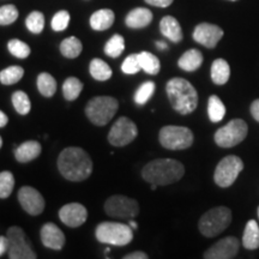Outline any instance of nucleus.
<instances>
[{"mask_svg": "<svg viewBox=\"0 0 259 259\" xmlns=\"http://www.w3.org/2000/svg\"><path fill=\"white\" fill-rule=\"evenodd\" d=\"M9 239V258L10 259H36L37 255L27 240L24 231L17 226L10 227L8 229Z\"/></svg>", "mask_w": 259, "mask_h": 259, "instance_id": "9b49d317", "label": "nucleus"}, {"mask_svg": "<svg viewBox=\"0 0 259 259\" xmlns=\"http://www.w3.org/2000/svg\"><path fill=\"white\" fill-rule=\"evenodd\" d=\"M166 92L171 107L180 114H191L198 106V93L185 78L176 77L168 80Z\"/></svg>", "mask_w": 259, "mask_h": 259, "instance_id": "7ed1b4c3", "label": "nucleus"}, {"mask_svg": "<svg viewBox=\"0 0 259 259\" xmlns=\"http://www.w3.org/2000/svg\"><path fill=\"white\" fill-rule=\"evenodd\" d=\"M139 70H142V67L141 64H139L138 53L131 54V56H128L124 61H122L121 71L125 74H136L139 72Z\"/></svg>", "mask_w": 259, "mask_h": 259, "instance_id": "ea45409f", "label": "nucleus"}, {"mask_svg": "<svg viewBox=\"0 0 259 259\" xmlns=\"http://www.w3.org/2000/svg\"><path fill=\"white\" fill-rule=\"evenodd\" d=\"M105 54L107 57L111 58H118L125 51V38L121 36L120 34H115L107 41L105 45Z\"/></svg>", "mask_w": 259, "mask_h": 259, "instance_id": "7c9ffc66", "label": "nucleus"}, {"mask_svg": "<svg viewBox=\"0 0 259 259\" xmlns=\"http://www.w3.org/2000/svg\"><path fill=\"white\" fill-rule=\"evenodd\" d=\"M240 241L235 236H228L219 240L209 250L204 252L205 259H232L238 255Z\"/></svg>", "mask_w": 259, "mask_h": 259, "instance_id": "4468645a", "label": "nucleus"}, {"mask_svg": "<svg viewBox=\"0 0 259 259\" xmlns=\"http://www.w3.org/2000/svg\"><path fill=\"white\" fill-rule=\"evenodd\" d=\"M232 222V211L227 206H216L203 213L198 222L199 232L206 238L221 234Z\"/></svg>", "mask_w": 259, "mask_h": 259, "instance_id": "423d86ee", "label": "nucleus"}, {"mask_svg": "<svg viewBox=\"0 0 259 259\" xmlns=\"http://www.w3.org/2000/svg\"><path fill=\"white\" fill-rule=\"evenodd\" d=\"M119 102L112 96L93 97L85 106V115L94 125L105 126L118 112Z\"/></svg>", "mask_w": 259, "mask_h": 259, "instance_id": "20e7f679", "label": "nucleus"}, {"mask_svg": "<svg viewBox=\"0 0 259 259\" xmlns=\"http://www.w3.org/2000/svg\"><path fill=\"white\" fill-rule=\"evenodd\" d=\"M83 90V83L77 77H69L63 84V96L66 101H74L78 99Z\"/></svg>", "mask_w": 259, "mask_h": 259, "instance_id": "c756f323", "label": "nucleus"}, {"mask_svg": "<svg viewBox=\"0 0 259 259\" xmlns=\"http://www.w3.org/2000/svg\"><path fill=\"white\" fill-rule=\"evenodd\" d=\"M18 202L21 204L22 209L31 216H37L44 212L45 198L36 189L31 186H23L17 193Z\"/></svg>", "mask_w": 259, "mask_h": 259, "instance_id": "ddd939ff", "label": "nucleus"}, {"mask_svg": "<svg viewBox=\"0 0 259 259\" xmlns=\"http://www.w3.org/2000/svg\"><path fill=\"white\" fill-rule=\"evenodd\" d=\"M248 134V126L242 119H233L215 132V143L221 148H233L240 144Z\"/></svg>", "mask_w": 259, "mask_h": 259, "instance_id": "6e6552de", "label": "nucleus"}, {"mask_svg": "<svg viewBox=\"0 0 259 259\" xmlns=\"http://www.w3.org/2000/svg\"><path fill=\"white\" fill-rule=\"evenodd\" d=\"M95 235L101 244L126 246L134 239V228L120 222H102L96 227Z\"/></svg>", "mask_w": 259, "mask_h": 259, "instance_id": "39448f33", "label": "nucleus"}, {"mask_svg": "<svg viewBox=\"0 0 259 259\" xmlns=\"http://www.w3.org/2000/svg\"><path fill=\"white\" fill-rule=\"evenodd\" d=\"M9 122L8 115L4 112H0V127H5Z\"/></svg>", "mask_w": 259, "mask_h": 259, "instance_id": "a18cd8bd", "label": "nucleus"}, {"mask_svg": "<svg viewBox=\"0 0 259 259\" xmlns=\"http://www.w3.org/2000/svg\"><path fill=\"white\" fill-rule=\"evenodd\" d=\"M153 21V12L145 8H136L128 12L125 23L131 29H142L148 27Z\"/></svg>", "mask_w": 259, "mask_h": 259, "instance_id": "a211bd4d", "label": "nucleus"}, {"mask_svg": "<svg viewBox=\"0 0 259 259\" xmlns=\"http://www.w3.org/2000/svg\"><path fill=\"white\" fill-rule=\"evenodd\" d=\"M242 246L251 251L259 248V225L254 220H250L246 223L242 235Z\"/></svg>", "mask_w": 259, "mask_h": 259, "instance_id": "b1692460", "label": "nucleus"}, {"mask_svg": "<svg viewBox=\"0 0 259 259\" xmlns=\"http://www.w3.org/2000/svg\"><path fill=\"white\" fill-rule=\"evenodd\" d=\"M251 114L255 121L259 122V99L254 100L251 105Z\"/></svg>", "mask_w": 259, "mask_h": 259, "instance_id": "c03bdc74", "label": "nucleus"}, {"mask_svg": "<svg viewBox=\"0 0 259 259\" xmlns=\"http://www.w3.org/2000/svg\"><path fill=\"white\" fill-rule=\"evenodd\" d=\"M12 100V105H14V108L16 109V112L21 115H27L29 114L31 109V102L29 96L22 90H17L12 94L11 96Z\"/></svg>", "mask_w": 259, "mask_h": 259, "instance_id": "473e14b6", "label": "nucleus"}, {"mask_svg": "<svg viewBox=\"0 0 259 259\" xmlns=\"http://www.w3.org/2000/svg\"><path fill=\"white\" fill-rule=\"evenodd\" d=\"M83 45L76 36L66 37L60 44V53L67 59H74L82 53Z\"/></svg>", "mask_w": 259, "mask_h": 259, "instance_id": "bb28decb", "label": "nucleus"}, {"mask_svg": "<svg viewBox=\"0 0 259 259\" xmlns=\"http://www.w3.org/2000/svg\"><path fill=\"white\" fill-rule=\"evenodd\" d=\"M23 67L18 66V65H14V66L6 67V69L0 72V82L4 84V85H12V84L18 83L19 80L23 78Z\"/></svg>", "mask_w": 259, "mask_h": 259, "instance_id": "2f4dec72", "label": "nucleus"}, {"mask_svg": "<svg viewBox=\"0 0 259 259\" xmlns=\"http://www.w3.org/2000/svg\"><path fill=\"white\" fill-rule=\"evenodd\" d=\"M148 254L144 253L142 251H136L131 252V253L124 255V259H148Z\"/></svg>", "mask_w": 259, "mask_h": 259, "instance_id": "37998d69", "label": "nucleus"}, {"mask_svg": "<svg viewBox=\"0 0 259 259\" xmlns=\"http://www.w3.org/2000/svg\"><path fill=\"white\" fill-rule=\"evenodd\" d=\"M156 47H157L160 51H166V50H168V45L166 44V42H163V41H157V42H156Z\"/></svg>", "mask_w": 259, "mask_h": 259, "instance_id": "49530a36", "label": "nucleus"}, {"mask_svg": "<svg viewBox=\"0 0 259 259\" xmlns=\"http://www.w3.org/2000/svg\"><path fill=\"white\" fill-rule=\"evenodd\" d=\"M223 30L219 25L211 23H200L194 28L193 40L206 48H215L223 37Z\"/></svg>", "mask_w": 259, "mask_h": 259, "instance_id": "2eb2a0df", "label": "nucleus"}, {"mask_svg": "<svg viewBox=\"0 0 259 259\" xmlns=\"http://www.w3.org/2000/svg\"><path fill=\"white\" fill-rule=\"evenodd\" d=\"M210 74H211V79L213 83L218 84V85H223V84L228 82L229 77H231L229 64L225 59H221V58L213 60Z\"/></svg>", "mask_w": 259, "mask_h": 259, "instance_id": "5701e85b", "label": "nucleus"}, {"mask_svg": "<svg viewBox=\"0 0 259 259\" xmlns=\"http://www.w3.org/2000/svg\"><path fill=\"white\" fill-rule=\"evenodd\" d=\"M193 134L185 126L167 125L160 130L158 141L168 150H184L193 144Z\"/></svg>", "mask_w": 259, "mask_h": 259, "instance_id": "0eeeda50", "label": "nucleus"}, {"mask_svg": "<svg viewBox=\"0 0 259 259\" xmlns=\"http://www.w3.org/2000/svg\"><path fill=\"white\" fill-rule=\"evenodd\" d=\"M185 174V167L181 162L173 158H157L145 164L142 177L149 184L166 186L178 183Z\"/></svg>", "mask_w": 259, "mask_h": 259, "instance_id": "f03ea898", "label": "nucleus"}, {"mask_svg": "<svg viewBox=\"0 0 259 259\" xmlns=\"http://www.w3.org/2000/svg\"><path fill=\"white\" fill-rule=\"evenodd\" d=\"M155 89H156V85H155L153 80H147V82H144L137 89V92L135 93V102L137 103L138 106L145 105V103L151 99V96L154 95Z\"/></svg>", "mask_w": 259, "mask_h": 259, "instance_id": "72a5a7b5", "label": "nucleus"}, {"mask_svg": "<svg viewBox=\"0 0 259 259\" xmlns=\"http://www.w3.org/2000/svg\"><path fill=\"white\" fill-rule=\"evenodd\" d=\"M58 169L69 181H84L92 176L93 161L89 154L82 148H65L58 157Z\"/></svg>", "mask_w": 259, "mask_h": 259, "instance_id": "f257e3e1", "label": "nucleus"}, {"mask_svg": "<svg viewBox=\"0 0 259 259\" xmlns=\"http://www.w3.org/2000/svg\"><path fill=\"white\" fill-rule=\"evenodd\" d=\"M18 18V10L15 5L8 4L0 8V24L10 25Z\"/></svg>", "mask_w": 259, "mask_h": 259, "instance_id": "4c0bfd02", "label": "nucleus"}, {"mask_svg": "<svg viewBox=\"0 0 259 259\" xmlns=\"http://www.w3.org/2000/svg\"><path fill=\"white\" fill-rule=\"evenodd\" d=\"M138 136L137 125L131 119L121 116L111 127L108 134V142L113 147H125L135 141Z\"/></svg>", "mask_w": 259, "mask_h": 259, "instance_id": "f8f14e48", "label": "nucleus"}, {"mask_svg": "<svg viewBox=\"0 0 259 259\" xmlns=\"http://www.w3.org/2000/svg\"><path fill=\"white\" fill-rule=\"evenodd\" d=\"M36 87L38 93L45 97H52L57 92V80L47 72H41L37 76Z\"/></svg>", "mask_w": 259, "mask_h": 259, "instance_id": "a878e982", "label": "nucleus"}, {"mask_svg": "<svg viewBox=\"0 0 259 259\" xmlns=\"http://www.w3.org/2000/svg\"><path fill=\"white\" fill-rule=\"evenodd\" d=\"M128 225H130V226H131V227H132V228H134V229H136V228H137V223H136L135 221H132V220H131V221H130V223H128Z\"/></svg>", "mask_w": 259, "mask_h": 259, "instance_id": "de8ad7c7", "label": "nucleus"}, {"mask_svg": "<svg viewBox=\"0 0 259 259\" xmlns=\"http://www.w3.org/2000/svg\"><path fill=\"white\" fill-rule=\"evenodd\" d=\"M70 23V14L65 10H61V11L57 12L56 15L53 16L51 22V27L54 31H64L65 29L69 27Z\"/></svg>", "mask_w": 259, "mask_h": 259, "instance_id": "58836bf2", "label": "nucleus"}, {"mask_svg": "<svg viewBox=\"0 0 259 259\" xmlns=\"http://www.w3.org/2000/svg\"><path fill=\"white\" fill-rule=\"evenodd\" d=\"M59 219L65 226L77 228L85 223L88 219V210L79 203L65 204L59 210Z\"/></svg>", "mask_w": 259, "mask_h": 259, "instance_id": "dca6fc26", "label": "nucleus"}, {"mask_svg": "<svg viewBox=\"0 0 259 259\" xmlns=\"http://www.w3.org/2000/svg\"><path fill=\"white\" fill-rule=\"evenodd\" d=\"M15 183V177L11 171L3 170L0 173V198L6 199L11 196Z\"/></svg>", "mask_w": 259, "mask_h": 259, "instance_id": "f704fd0d", "label": "nucleus"}, {"mask_svg": "<svg viewBox=\"0 0 259 259\" xmlns=\"http://www.w3.org/2000/svg\"><path fill=\"white\" fill-rule=\"evenodd\" d=\"M9 239L6 235L0 236V257L5 254V252L9 251Z\"/></svg>", "mask_w": 259, "mask_h": 259, "instance_id": "79ce46f5", "label": "nucleus"}, {"mask_svg": "<svg viewBox=\"0 0 259 259\" xmlns=\"http://www.w3.org/2000/svg\"><path fill=\"white\" fill-rule=\"evenodd\" d=\"M138 59L139 64H141L142 70L145 73L149 74H157L161 70V63L158 60L157 57H155L153 53H149V52H141L138 53Z\"/></svg>", "mask_w": 259, "mask_h": 259, "instance_id": "c85d7f7f", "label": "nucleus"}, {"mask_svg": "<svg viewBox=\"0 0 259 259\" xmlns=\"http://www.w3.org/2000/svg\"><path fill=\"white\" fill-rule=\"evenodd\" d=\"M160 31L164 37H167L168 40L174 42V44L180 42L184 37L180 23L178 22L177 18L173 17V16H164V17L161 19Z\"/></svg>", "mask_w": 259, "mask_h": 259, "instance_id": "aec40b11", "label": "nucleus"}, {"mask_svg": "<svg viewBox=\"0 0 259 259\" xmlns=\"http://www.w3.org/2000/svg\"><path fill=\"white\" fill-rule=\"evenodd\" d=\"M8 50L12 56L18 58V59H25L30 56V47L23 41L18 40V38H12L9 41Z\"/></svg>", "mask_w": 259, "mask_h": 259, "instance_id": "c9c22d12", "label": "nucleus"}, {"mask_svg": "<svg viewBox=\"0 0 259 259\" xmlns=\"http://www.w3.org/2000/svg\"><path fill=\"white\" fill-rule=\"evenodd\" d=\"M42 150L41 144L37 141H27L16 147L14 154L15 158L21 163H27L40 156Z\"/></svg>", "mask_w": 259, "mask_h": 259, "instance_id": "6ab92c4d", "label": "nucleus"}, {"mask_svg": "<svg viewBox=\"0 0 259 259\" xmlns=\"http://www.w3.org/2000/svg\"><path fill=\"white\" fill-rule=\"evenodd\" d=\"M226 106L218 95H211L208 100V116L211 122H220L226 115Z\"/></svg>", "mask_w": 259, "mask_h": 259, "instance_id": "cd10ccee", "label": "nucleus"}, {"mask_svg": "<svg viewBox=\"0 0 259 259\" xmlns=\"http://www.w3.org/2000/svg\"><path fill=\"white\" fill-rule=\"evenodd\" d=\"M258 219H259V206H258Z\"/></svg>", "mask_w": 259, "mask_h": 259, "instance_id": "3c124183", "label": "nucleus"}, {"mask_svg": "<svg viewBox=\"0 0 259 259\" xmlns=\"http://www.w3.org/2000/svg\"><path fill=\"white\" fill-rule=\"evenodd\" d=\"M203 64V54L198 50H189L183 54L178 60V66L181 70L187 71V72H193L197 71Z\"/></svg>", "mask_w": 259, "mask_h": 259, "instance_id": "4be33fe9", "label": "nucleus"}, {"mask_svg": "<svg viewBox=\"0 0 259 259\" xmlns=\"http://www.w3.org/2000/svg\"><path fill=\"white\" fill-rule=\"evenodd\" d=\"M0 147H3V138L0 137Z\"/></svg>", "mask_w": 259, "mask_h": 259, "instance_id": "8fccbe9b", "label": "nucleus"}, {"mask_svg": "<svg viewBox=\"0 0 259 259\" xmlns=\"http://www.w3.org/2000/svg\"><path fill=\"white\" fill-rule=\"evenodd\" d=\"M41 242L51 250L60 251L65 245V234L56 223L48 222L42 226L40 231Z\"/></svg>", "mask_w": 259, "mask_h": 259, "instance_id": "f3484780", "label": "nucleus"}, {"mask_svg": "<svg viewBox=\"0 0 259 259\" xmlns=\"http://www.w3.org/2000/svg\"><path fill=\"white\" fill-rule=\"evenodd\" d=\"M115 15L112 10L102 9L94 12L90 17V27L96 31H103L109 29L114 23Z\"/></svg>", "mask_w": 259, "mask_h": 259, "instance_id": "412c9836", "label": "nucleus"}, {"mask_svg": "<svg viewBox=\"0 0 259 259\" xmlns=\"http://www.w3.org/2000/svg\"><path fill=\"white\" fill-rule=\"evenodd\" d=\"M89 71L93 78L99 80V82H106V80L111 79V77L113 76L111 66L106 61L99 59V58H95V59L90 61Z\"/></svg>", "mask_w": 259, "mask_h": 259, "instance_id": "393cba45", "label": "nucleus"}, {"mask_svg": "<svg viewBox=\"0 0 259 259\" xmlns=\"http://www.w3.org/2000/svg\"><path fill=\"white\" fill-rule=\"evenodd\" d=\"M231 2H236V0H231Z\"/></svg>", "mask_w": 259, "mask_h": 259, "instance_id": "603ef678", "label": "nucleus"}, {"mask_svg": "<svg viewBox=\"0 0 259 259\" xmlns=\"http://www.w3.org/2000/svg\"><path fill=\"white\" fill-rule=\"evenodd\" d=\"M105 211L113 219L131 220L139 213V204L134 198L114 194L106 200Z\"/></svg>", "mask_w": 259, "mask_h": 259, "instance_id": "9d476101", "label": "nucleus"}, {"mask_svg": "<svg viewBox=\"0 0 259 259\" xmlns=\"http://www.w3.org/2000/svg\"><path fill=\"white\" fill-rule=\"evenodd\" d=\"M173 2L174 0H145L147 4L156 6V8H168Z\"/></svg>", "mask_w": 259, "mask_h": 259, "instance_id": "a19ab883", "label": "nucleus"}, {"mask_svg": "<svg viewBox=\"0 0 259 259\" xmlns=\"http://www.w3.org/2000/svg\"><path fill=\"white\" fill-rule=\"evenodd\" d=\"M109 251H111V248H109V247H108V248H106V250H105V253H106V254H107V253H109Z\"/></svg>", "mask_w": 259, "mask_h": 259, "instance_id": "09e8293b", "label": "nucleus"}, {"mask_svg": "<svg viewBox=\"0 0 259 259\" xmlns=\"http://www.w3.org/2000/svg\"><path fill=\"white\" fill-rule=\"evenodd\" d=\"M242 169H244V162L241 158L235 155H229V156L223 157L216 166L213 180H215L216 185L226 189L234 184Z\"/></svg>", "mask_w": 259, "mask_h": 259, "instance_id": "1a4fd4ad", "label": "nucleus"}, {"mask_svg": "<svg viewBox=\"0 0 259 259\" xmlns=\"http://www.w3.org/2000/svg\"><path fill=\"white\" fill-rule=\"evenodd\" d=\"M25 25L32 34H40L45 28V16L40 11H32L25 19Z\"/></svg>", "mask_w": 259, "mask_h": 259, "instance_id": "e433bc0d", "label": "nucleus"}]
</instances>
